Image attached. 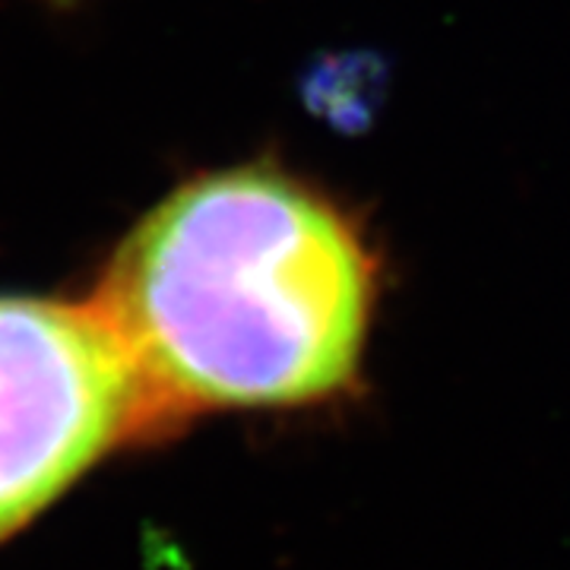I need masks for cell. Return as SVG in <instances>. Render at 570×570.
Wrapping results in <instances>:
<instances>
[{"instance_id":"cell-1","label":"cell","mask_w":570,"mask_h":570,"mask_svg":"<svg viewBox=\"0 0 570 570\" xmlns=\"http://www.w3.org/2000/svg\"><path fill=\"white\" fill-rule=\"evenodd\" d=\"M374 302L362 232L266 165L178 187L124 238L96 292L165 428L340 396L358 377Z\"/></svg>"},{"instance_id":"cell-2","label":"cell","mask_w":570,"mask_h":570,"mask_svg":"<svg viewBox=\"0 0 570 570\" xmlns=\"http://www.w3.org/2000/svg\"><path fill=\"white\" fill-rule=\"evenodd\" d=\"M165 422L96 302L0 295V542Z\"/></svg>"}]
</instances>
